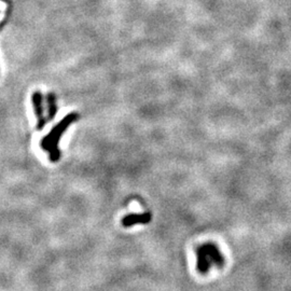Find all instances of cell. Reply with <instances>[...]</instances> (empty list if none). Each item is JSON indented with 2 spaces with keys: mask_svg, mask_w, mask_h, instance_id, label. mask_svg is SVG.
Wrapping results in <instances>:
<instances>
[{
  "mask_svg": "<svg viewBox=\"0 0 291 291\" xmlns=\"http://www.w3.org/2000/svg\"><path fill=\"white\" fill-rule=\"evenodd\" d=\"M32 103H33L34 115L37 117V129L43 130V127L47 124V120L46 118H44L43 95L40 91H36L33 93Z\"/></svg>",
  "mask_w": 291,
  "mask_h": 291,
  "instance_id": "obj_3",
  "label": "cell"
},
{
  "mask_svg": "<svg viewBox=\"0 0 291 291\" xmlns=\"http://www.w3.org/2000/svg\"><path fill=\"white\" fill-rule=\"evenodd\" d=\"M47 103H48V120L53 121L57 112L56 96L54 93H49L47 96Z\"/></svg>",
  "mask_w": 291,
  "mask_h": 291,
  "instance_id": "obj_5",
  "label": "cell"
},
{
  "mask_svg": "<svg viewBox=\"0 0 291 291\" xmlns=\"http://www.w3.org/2000/svg\"><path fill=\"white\" fill-rule=\"evenodd\" d=\"M79 119V115L76 112L68 113V115L63 118L57 124L53 127L52 131L49 133L47 136H44L41 141H40V147L41 149L47 151L50 156L51 162H57L61 159V150L58 148V144H60L61 137L64 135V133L70 126L73 122Z\"/></svg>",
  "mask_w": 291,
  "mask_h": 291,
  "instance_id": "obj_1",
  "label": "cell"
},
{
  "mask_svg": "<svg viewBox=\"0 0 291 291\" xmlns=\"http://www.w3.org/2000/svg\"><path fill=\"white\" fill-rule=\"evenodd\" d=\"M196 260H197V271L201 273L208 272L210 266L223 265V257L221 255L219 248L213 243H205L201 245L196 249Z\"/></svg>",
  "mask_w": 291,
  "mask_h": 291,
  "instance_id": "obj_2",
  "label": "cell"
},
{
  "mask_svg": "<svg viewBox=\"0 0 291 291\" xmlns=\"http://www.w3.org/2000/svg\"><path fill=\"white\" fill-rule=\"evenodd\" d=\"M151 221V214L144 213V214H130L126 215L122 219L121 223L124 228H131L135 224H146Z\"/></svg>",
  "mask_w": 291,
  "mask_h": 291,
  "instance_id": "obj_4",
  "label": "cell"
}]
</instances>
